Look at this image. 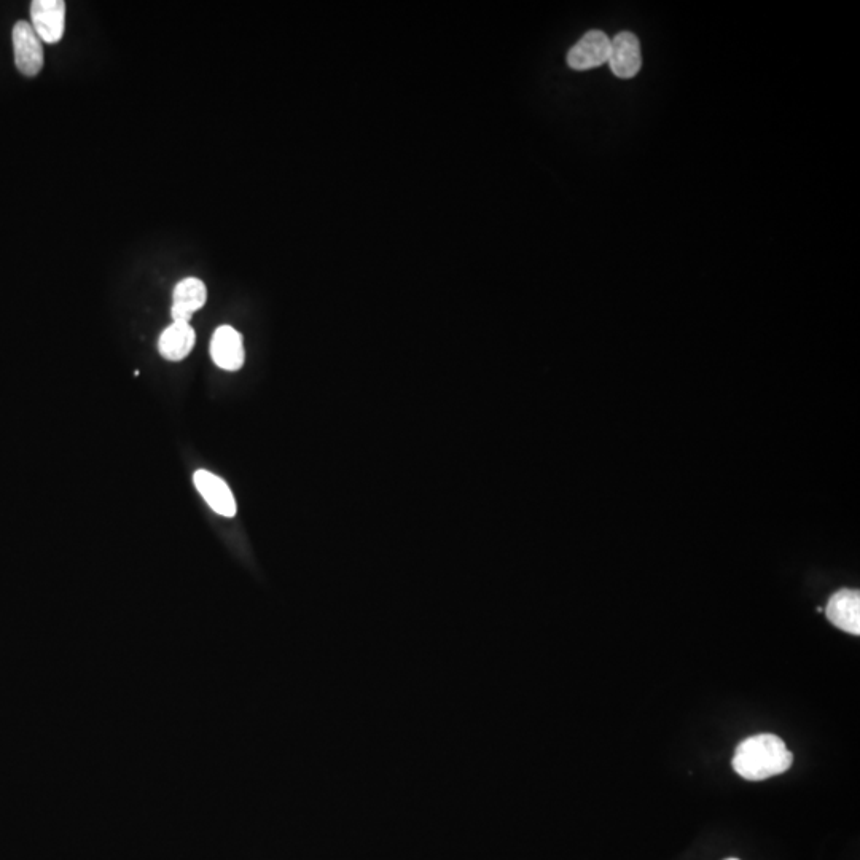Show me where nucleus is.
Returning <instances> with one entry per match:
<instances>
[{
    "label": "nucleus",
    "instance_id": "5",
    "mask_svg": "<svg viewBox=\"0 0 860 860\" xmlns=\"http://www.w3.org/2000/svg\"><path fill=\"white\" fill-rule=\"evenodd\" d=\"M610 39L606 32L590 31L567 53V64L574 71H590L609 59Z\"/></svg>",
    "mask_w": 860,
    "mask_h": 860
},
{
    "label": "nucleus",
    "instance_id": "6",
    "mask_svg": "<svg viewBox=\"0 0 860 860\" xmlns=\"http://www.w3.org/2000/svg\"><path fill=\"white\" fill-rule=\"evenodd\" d=\"M211 357L214 364L227 372H236L244 365L243 337L230 325H220L211 340Z\"/></svg>",
    "mask_w": 860,
    "mask_h": 860
},
{
    "label": "nucleus",
    "instance_id": "9",
    "mask_svg": "<svg viewBox=\"0 0 860 860\" xmlns=\"http://www.w3.org/2000/svg\"><path fill=\"white\" fill-rule=\"evenodd\" d=\"M825 614L833 625L846 633L860 634V595L857 590H841L830 598Z\"/></svg>",
    "mask_w": 860,
    "mask_h": 860
},
{
    "label": "nucleus",
    "instance_id": "8",
    "mask_svg": "<svg viewBox=\"0 0 860 860\" xmlns=\"http://www.w3.org/2000/svg\"><path fill=\"white\" fill-rule=\"evenodd\" d=\"M208 300V289L198 278H187L177 284L172 292V322L190 324L193 314L200 311Z\"/></svg>",
    "mask_w": 860,
    "mask_h": 860
},
{
    "label": "nucleus",
    "instance_id": "3",
    "mask_svg": "<svg viewBox=\"0 0 860 860\" xmlns=\"http://www.w3.org/2000/svg\"><path fill=\"white\" fill-rule=\"evenodd\" d=\"M32 28L42 42L55 45L63 39L66 28V2L34 0L31 4Z\"/></svg>",
    "mask_w": 860,
    "mask_h": 860
},
{
    "label": "nucleus",
    "instance_id": "2",
    "mask_svg": "<svg viewBox=\"0 0 860 860\" xmlns=\"http://www.w3.org/2000/svg\"><path fill=\"white\" fill-rule=\"evenodd\" d=\"M15 64L21 74L36 77L43 67V45L32 24L18 21L13 28Z\"/></svg>",
    "mask_w": 860,
    "mask_h": 860
},
{
    "label": "nucleus",
    "instance_id": "7",
    "mask_svg": "<svg viewBox=\"0 0 860 860\" xmlns=\"http://www.w3.org/2000/svg\"><path fill=\"white\" fill-rule=\"evenodd\" d=\"M193 481L198 493L217 515L225 518H233L236 515L238 507H236L235 497L222 478L208 470H196Z\"/></svg>",
    "mask_w": 860,
    "mask_h": 860
},
{
    "label": "nucleus",
    "instance_id": "4",
    "mask_svg": "<svg viewBox=\"0 0 860 860\" xmlns=\"http://www.w3.org/2000/svg\"><path fill=\"white\" fill-rule=\"evenodd\" d=\"M607 63L610 71L614 72L618 79H633L642 67L641 45L638 37L630 31L618 32L617 36L610 40Z\"/></svg>",
    "mask_w": 860,
    "mask_h": 860
},
{
    "label": "nucleus",
    "instance_id": "11",
    "mask_svg": "<svg viewBox=\"0 0 860 860\" xmlns=\"http://www.w3.org/2000/svg\"><path fill=\"white\" fill-rule=\"evenodd\" d=\"M727 860H739V859H727Z\"/></svg>",
    "mask_w": 860,
    "mask_h": 860
},
{
    "label": "nucleus",
    "instance_id": "1",
    "mask_svg": "<svg viewBox=\"0 0 860 860\" xmlns=\"http://www.w3.org/2000/svg\"><path fill=\"white\" fill-rule=\"evenodd\" d=\"M794 755L776 735H755L736 747L733 768L747 781H765L790 770Z\"/></svg>",
    "mask_w": 860,
    "mask_h": 860
},
{
    "label": "nucleus",
    "instance_id": "10",
    "mask_svg": "<svg viewBox=\"0 0 860 860\" xmlns=\"http://www.w3.org/2000/svg\"><path fill=\"white\" fill-rule=\"evenodd\" d=\"M196 343V333L192 325L184 324V322H172L169 327H166L165 332L161 333L158 340V349L161 356L171 362H179L192 352L193 346Z\"/></svg>",
    "mask_w": 860,
    "mask_h": 860
}]
</instances>
